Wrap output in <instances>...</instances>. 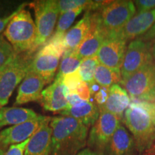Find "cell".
<instances>
[{"label":"cell","instance_id":"4fadbf2b","mask_svg":"<svg viewBox=\"0 0 155 155\" xmlns=\"http://www.w3.org/2000/svg\"><path fill=\"white\" fill-rule=\"evenodd\" d=\"M107 37V32L101 22L99 12H93L90 30L80 45L74 51L81 60L96 55L100 47Z\"/></svg>","mask_w":155,"mask_h":155},{"label":"cell","instance_id":"d6a6232c","mask_svg":"<svg viewBox=\"0 0 155 155\" xmlns=\"http://www.w3.org/2000/svg\"><path fill=\"white\" fill-rule=\"evenodd\" d=\"M26 5V4H22V5H20L15 12H13L12 14H10L9 16L3 17V18H0V33H1L2 31L5 30V28H7V27L8 26L9 23L12 19L18 14V13L21 10H22L23 9H25V6Z\"/></svg>","mask_w":155,"mask_h":155},{"label":"cell","instance_id":"2e32d148","mask_svg":"<svg viewBox=\"0 0 155 155\" xmlns=\"http://www.w3.org/2000/svg\"><path fill=\"white\" fill-rule=\"evenodd\" d=\"M105 152L106 155H137L134 139L122 123L112 136Z\"/></svg>","mask_w":155,"mask_h":155},{"label":"cell","instance_id":"e0dca14e","mask_svg":"<svg viewBox=\"0 0 155 155\" xmlns=\"http://www.w3.org/2000/svg\"><path fill=\"white\" fill-rule=\"evenodd\" d=\"M51 119L48 116L39 130L31 137L25 155H50L53 134L50 125Z\"/></svg>","mask_w":155,"mask_h":155},{"label":"cell","instance_id":"5bb4252c","mask_svg":"<svg viewBox=\"0 0 155 155\" xmlns=\"http://www.w3.org/2000/svg\"><path fill=\"white\" fill-rule=\"evenodd\" d=\"M70 94L69 89L63 83V78L55 76L53 83L42 92L38 101L46 111L57 114L67 108Z\"/></svg>","mask_w":155,"mask_h":155},{"label":"cell","instance_id":"b9f144b4","mask_svg":"<svg viewBox=\"0 0 155 155\" xmlns=\"http://www.w3.org/2000/svg\"><path fill=\"white\" fill-rule=\"evenodd\" d=\"M139 155H141V154H139Z\"/></svg>","mask_w":155,"mask_h":155},{"label":"cell","instance_id":"5b68a950","mask_svg":"<svg viewBox=\"0 0 155 155\" xmlns=\"http://www.w3.org/2000/svg\"><path fill=\"white\" fill-rule=\"evenodd\" d=\"M30 51L17 54L0 73V108L8 104L15 88L26 76L35 56Z\"/></svg>","mask_w":155,"mask_h":155},{"label":"cell","instance_id":"d590c367","mask_svg":"<svg viewBox=\"0 0 155 155\" xmlns=\"http://www.w3.org/2000/svg\"><path fill=\"white\" fill-rule=\"evenodd\" d=\"M83 152L84 155H106L104 153L96 152V151L91 150L90 149H85V150H83Z\"/></svg>","mask_w":155,"mask_h":155},{"label":"cell","instance_id":"30bf717a","mask_svg":"<svg viewBox=\"0 0 155 155\" xmlns=\"http://www.w3.org/2000/svg\"><path fill=\"white\" fill-rule=\"evenodd\" d=\"M154 61L149 42L139 38L131 40L127 46L121 68V81L126 80Z\"/></svg>","mask_w":155,"mask_h":155},{"label":"cell","instance_id":"ac0fdd59","mask_svg":"<svg viewBox=\"0 0 155 155\" xmlns=\"http://www.w3.org/2000/svg\"><path fill=\"white\" fill-rule=\"evenodd\" d=\"M155 23V9L145 12L137 13L121 32L127 41L141 38Z\"/></svg>","mask_w":155,"mask_h":155},{"label":"cell","instance_id":"f546056e","mask_svg":"<svg viewBox=\"0 0 155 155\" xmlns=\"http://www.w3.org/2000/svg\"><path fill=\"white\" fill-rule=\"evenodd\" d=\"M30 139L23 141L20 144L12 145L7 150L5 155H25V150H26Z\"/></svg>","mask_w":155,"mask_h":155},{"label":"cell","instance_id":"f35d334b","mask_svg":"<svg viewBox=\"0 0 155 155\" xmlns=\"http://www.w3.org/2000/svg\"><path fill=\"white\" fill-rule=\"evenodd\" d=\"M6 152H7V150H3V149L0 148V155H5Z\"/></svg>","mask_w":155,"mask_h":155},{"label":"cell","instance_id":"4316f807","mask_svg":"<svg viewBox=\"0 0 155 155\" xmlns=\"http://www.w3.org/2000/svg\"><path fill=\"white\" fill-rule=\"evenodd\" d=\"M17 53L4 35H0V73L11 63Z\"/></svg>","mask_w":155,"mask_h":155},{"label":"cell","instance_id":"52a82bcc","mask_svg":"<svg viewBox=\"0 0 155 155\" xmlns=\"http://www.w3.org/2000/svg\"><path fill=\"white\" fill-rule=\"evenodd\" d=\"M98 12L103 28L108 36L119 33L136 15L137 9L133 1L119 0L110 2Z\"/></svg>","mask_w":155,"mask_h":155},{"label":"cell","instance_id":"7a4b0ae2","mask_svg":"<svg viewBox=\"0 0 155 155\" xmlns=\"http://www.w3.org/2000/svg\"><path fill=\"white\" fill-rule=\"evenodd\" d=\"M53 130L50 155H77L87 144L88 127L70 116H55L50 123Z\"/></svg>","mask_w":155,"mask_h":155},{"label":"cell","instance_id":"9c48e42d","mask_svg":"<svg viewBox=\"0 0 155 155\" xmlns=\"http://www.w3.org/2000/svg\"><path fill=\"white\" fill-rule=\"evenodd\" d=\"M99 110V117L91 127L87 144L90 150L104 153L122 120L105 110Z\"/></svg>","mask_w":155,"mask_h":155},{"label":"cell","instance_id":"8992f818","mask_svg":"<svg viewBox=\"0 0 155 155\" xmlns=\"http://www.w3.org/2000/svg\"><path fill=\"white\" fill-rule=\"evenodd\" d=\"M35 16L37 38L32 53L42 47L53 34L58 15L60 14L58 1L40 0L30 4Z\"/></svg>","mask_w":155,"mask_h":155},{"label":"cell","instance_id":"d6986e66","mask_svg":"<svg viewBox=\"0 0 155 155\" xmlns=\"http://www.w3.org/2000/svg\"><path fill=\"white\" fill-rule=\"evenodd\" d=\"M131 104V98L127 91L119 84H114L110 87L108 99L99 109L117 116L123 121L125 111Z\"/></svg>","mask_w":155,"mask_h":155},{"label":"cell","instance_id":"83f0119b","mask_svg":"<svg viewBox=\"0 0 155 155\" xmlns=\"http://www.w3.org/2000/svg\"><path fill=\"white\" fill-rule=\"evenodd\" d=\"M63 81L64 84L69 89L70 92L75 93L76 88L83 82V80L80 75V72H79V69L75 71L74 73L63 76Z\"/></svg>","mask_w":155,"mask_h":155},{"label":"cell","instance_id":"cb8c5ba5","mask_svg":"<svg viewBox=\"0 0 155 155\" xmlns=\"http://www.w3.org/2000/svg\"><path fill=\"white\" fill-rule=\"evenodd\" d=\"M82 60L77 55L74 50H65L60 64L59 71L56 77L63 78L74 73L80 68Z\"/></svg>","mask_w":155,"mask_h":155},{"label":"cell","instance_id":"44dd1931","mask_svg":"<svg viewBox=\"0 0 155 155\" xmlns=\"http://www.w3.org/2000/svg\"><path fill=\"white\" fill-rule=\"evenodd\" d=\"M92 12L87 11L84 16L68 31L65 35L66 50H75L86 38L91 26Z\"/></svg>","mask_w":155,"mask_h":155},{"label":"cell","instance_id":"9a60e30c","mask_svg":"<svg viewBox=\"0 0 155 155\" xmlns=\"http://www.w3.org/2000/svg\"><path fill=\"white\" fill-rule=\"evenodd\" d=\"M45 85V81L40 75L32 71H28L19 86L15 105H22L40 100Z\"/></svg>","mask_w":155,"mask_h":155},{"label":"cell","instance_id":"1f68e13d","mask_svg":"<svg viewBox=\"0 0 155 155\" xmlns=\"http://www.w3.org/2000/svg\"><path fill=\"white\" fill-rule=\"evenodd\" d=\"M75 93L80 96L81 99L85 101H89L91 96L88 85L86 82H84V81H83L79 85L78 87L76 88V90H75Z\"/></svg>","mask_w":155,"mask_h":155},{"label":"cell","instance_id":"d4e9b609","mask_svg":"<svg viewBox=\"0 0 155 155\" xmlns=\"http://www.w3.org/2000/svg\"><path fill=\"white\" fill-rule=\"evenodd\" d=\"M99 64L97 55L82 60L79 68V72L83 81L86 82L87 84L94 82L95 72Z\"/></svg>","mask_w":155,"mask_h":155},{"label":"cell","instance_id":"ab89813d","mask_svg":"<svg viewBox=\"0 0 155 155\" xmlns=\"http://www.w3.org/2000/svg\"><path fill=\"white\" fill-rule=\"evenodd\" d=\"M151 150V151H154V152H155V142H154V144H153V146L151 147V148L150 149V150Z\"/></svg>","mask_w":155,"mask_h":155},{"label":"cell","instance_id":"60d3db41","mask_svg":"<svg viewBox=\"0 0 155 155\" xmlns=\"http://www.w3.org/2000/svg\"><path fill=\"white\" fill-rule=\"evenodd\" d=\"M77 155H84V154H83V150H82V151H81V152H79L78 154Z\"/></svg>","mask_w":155,"mask_h":155},{"label":"cell","instance_id":"277c9868","mask_svg":"<svg viewBox=\"0 0 155 155\" xmlns=\"http://www.w3.org/2000/svg\"><path fill=\"white\" fill-rule=\"evenodd\" d=\"M4 35L17 54L32 52L36 42L37 30L30 11L23 9L19 12L5 29Z\"/></svg>","mask_w":155,"mask_h":155},{"label":"cell","instance_id":"f1b7e54d","mask_svg":"<svg viewBox=\"0 0 155 155\" xmlns=\"http://www.w3.org/2000/svg\"><path fill=\"white\" fill-rule=\"evenodd\" d=\"M134 3L137 13L145 12L155 9V0H137Z\"/></svg>","mask_w":155,"mask_h":155},{"label":"cell","instance_id":"484cf974","mask_svg":"<svg viewBox=\"0 0 155 155\" xmlns=\"http://www.w3.org/2000/svg\"><path fill=\"white\" fill-rule=\"evenodd\" d=\"M84 10L83 8H78L67 12L61 15L58 19L57 27L54 35L58 36H65L66 31L74 22L76 17Z\"/></svg>","mask_w":155,"mask_h":155},{"label":"cell","instance_id":"8fae6325","mask_svg":"<svg viewBox=\"0 0 155 155\" xmlns=\"http://www.w3.org/2000/svg\"><path fill=\"white\" fill-rule=\"evenodd\" d=\"M127 42L121 32L109 35L96 55L99 63L111 68L121 69L127 51Z\"/></svg>","mask_w":155,"mask_h":155},{"label":"cell","instance_id":"4dcf8cb0","mask_svg":"<svg viewBox=\"0 0 155 155\" xmlns=\"http://www.w3.org/2000/svg\"><path fill=\"white\" fill-rule=\"evenodd\" d=\"M109 88L106 87H101L100 90L94 95V99L98 108L101 107L105 104L109 95Z\"/></svg>","mask_w":155,"mask_h":155},{"label":"cell","instance_id":"ba28073f","mask_svg":"<svg viewBox=\"0 0 155 155\" xmlns=\"http://www.w3.org/2000/svg\"><path fill=\"white\" fill-rule=\"evenodd\" d=\"M120 83L131 100L155 102V61Z\"/></svg>","mask_w":155,"mask_h":155},{"label":"cell","instance_id":"7402d4cb","mask_svg":"<svg viewBox=\"0 0 155 155\" xmlns=\"http://www.w3.org/2000/svg\"><path fill=\"white\" fill-rule=\"evenodd\" d=\"M38 116V114L30 108L5 106L0 108V128L20 124L35 119Z\"/></svg>","mask_w":155,"mask_h":155},{"label":"cell","instance_id":"ffe728a7","mask_svg":"<svg viewBox=\"0 0 155 155\" xmlns=\"http://www.w3.org/2000/svg\"><path fill=\"white\" fill-rule=\"evenodd\" d=\"M63 116H70L80 121L87 127H93L100 115L98 106L91 101H83L73 107L57 113Z\"/></svg>","mask_w":155,"mask_h":155},{"label":"cell","instance_id":"603a6c76","mask_svg":"<svg viewBox=\"0 0 155 155\" xmlns=\"http://www.w3.org/2000/svg\"><path fill=\"white\" fill-rule=\"evenodd\" d=\"M94 80L101 86L110 88L114 84L121 83V69L111 68L100 63L95 72Z\"/></svg>","mask_w":155,"mask_h":155},{"label":"cell","instance_id":"e575fe53","mask_svg":"<svg viewBox=\"0 0 155 155\" xmlns=\"http://www.w3.org/2000/svg\"><path fill=\"white\" fill-rule=\"evenodd\" d=\"M139 39L144 42H151L155 40V23L152 28L147 31V32L139 38Z\"/></svg>","mask_w":155,"mask_h":155},{"label":"cell","instance_id":"836d02e7","mask_svg":"<svg viewBox=\"0 0 155 155\" xmlns=\"http://www.w3.org/2000/svg\"><path fill=\"white\" fill-rule=\"evenodd\" d=\"M83 101H85L81 99L80 96H79L77 94H75V93H71V94L68 95V96L67 108L78 105V104H80L81 103H82ZM65 109H66V108H65Z\"/></svg>","mask_w":155,"mask_h":155},{"label":"cell","instance_id":"7c38bea8","mask_svg":"<svg viewBox=\"0 0 155 155\" xmlns=\"http://www.w3.org/2000/svg\"><path fill=\"white\" fill-rule=\"evenodd\" d=\"M48 116L39 115L32 121L12 126L0 131V148L7 150L12 145L28 140L39 130Z\"/></svg>","mask_w":155,"mask_h":155},{"label":"cell","instance_id":"74e56055","mask_svg":"<svg viewBox=\"0 0 155 155\" xmlns=\"http://www.w3.org/2000/svg\"><path fill=\"white\" fill-rule=\"evenodd\" d=\"M142 155H155V152L151 150H147Z\"/></svg>","mask_w":155,"mask_h":155},{"label":"cell","instance_id":"3957f363","mask_svg":"<svg viewBox=\"0 0 155 155\" xmlns=\"http://www.w3.org/2000/svg\"><path fill=\"white\" fill-rule=\"evenodd\" d=\"M66 50L65 37L53 35L35 55L29 71L40 75L46 84L53 81L60 59Z\"/></svg>","mask_w":155,"mask_h":155},{"label":"cell","instance_id":"8d00e7d4","mask_svg":"<svg viewBox=\"0 0 155 155\" xmlns=\"http://www.w3.org/2000/svg\"><path fill=\"white\" fill-rule=\"evenodd\" d=\"M149 43H150V46L151 53H152L153 59H154V61H155V40H154V41L149 42Z\"/></svg>","mask_w":155,"mask_h":155},{"label":"cell","instance_id":"6da1fadb","mask_svg":"<svg viewBox=\"0 0 155 155\" xmlns=\"http://www.w3.org/2000/svg\"><path fill=\"white\" fill-rule=\"evenodd\" d=\"M123 122L134 139L137 152L142 155L155 142V102L131 100Z\"/></svg>","mask_w":155,"mask_h":155}]
</instances>
